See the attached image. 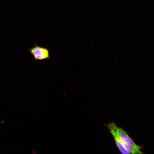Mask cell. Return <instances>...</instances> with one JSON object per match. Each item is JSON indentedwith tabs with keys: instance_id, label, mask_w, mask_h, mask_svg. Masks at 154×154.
Here are the masks:
<instances>
[{
	"instance_id": "obj_1",
	"label": "cell",
	"mask_w": 154,
	"mask_h": 154,
	"mask_svg": "<svg viewBox=\"0 0 154 154\" xmlns=\"http://www.w3.org/2000/svg\"><path fill=\"white\" fill-rule=\"evenodd\" d=\"M109 124L115 130L123 145L130 153H143L141 151L143 146H139L136 144L125 131L117 126L114 122Z\"/></svg>"
},
{
	"instance_id": "obj_3",
	"label": "cell",
	"mask_w": 154,
	"mask_h": 154,
	"mask_svg": "<svg viewBox=\"0 0 154 154\" xmlns=\"http://www.w3.org/2000/svg\"><path fill=\"white\" fill-rule=\"evenodd\" d=\"M107 127L109 130V132L112 135L114 139L117 147L123 154H130V153L125 148L123 145L116 132L113 127L108 123Z\"/></svg>"
},
{
	"instance_id": "obj_2",
	"label": "cell",
	"mask_w": 154,
	"mask_h": 154,
	"mask_svg": "<svg viewBox=\"0 0 154 154\" xmlns=\"http://www.w3.org/2000/svg\"><path fill=\"white\" fill-rule=\"evenodd\" d=\"M29 52L33 55L35 61L48 60L50 58V53L48 48L35 44L34 46L29 48Z\"/></svg>"
}]
</instances>
